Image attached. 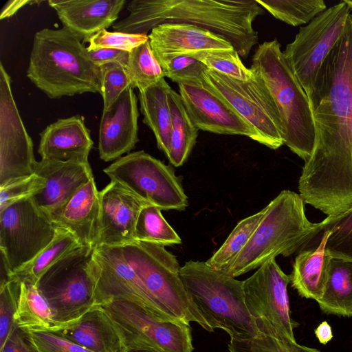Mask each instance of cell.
Here are the masks:
<instances>
[{
    "mask_svg": "<svg viewBox=\"0 0 352 352\" xmlns=\"http://www.w3.org/2000/svg\"><path fill=\"white\" fill-rule=\"evenodd\" d=\"M41 1H25V0H10L3 6L1 9L0 19H7L14 15L19 10L27 4L32 5L39 3Z\"/></svg>",
    "mask_w": 352,
    "mask_h": 352,
    "instance_id": "cell-47",
    "label": "cell"
},
{
    "mask_svg": "<svg viewBox=\"0 0 352 352\" xmlns=\"http://www.w3.org/2000/svg\"><path fill=\"white\" fill-rule=\"evenodd\" d=\"M265 212L248 243L224 274L237 277L278 255L289 256L303 250L321 230L305 215L299 194L284 190L264 208Z\"/></svg>",
    "mask_w": 352,
    "mask_h": 352,
    "instance_id": "cell-4",
    "label": "cell"
},
{
    "mask_svg": "<svg viewBox=\"0 0 352 352\" xmlns=\"http://www.w3.org/2000/svg\"><path fill=\"white\" fill-rule=\"evenodd\" d=\"M40 138L41 160L89 162L93 141L82 116L57 120L42 131Z\"/></svg>",
    "mask_w": 352,
    "mask_h": 352,
    "instance_id": "cell-23",
    "label": "cell"
},
{
    "mask_svg": "<svg viewBox=\"0 0 352 352\" xmlns=\"http://www.w3.org/2000/svg\"><path fill=\"white\" fill-rule=\"evenodd\" d=\"M126 8L116 32L147 34L162 23H189L223 36L243 58L258 43L252 23L265 12L256 0H133Z\"/></svg>",
    "mask_w": 352,
    "mask_h": 352,
    "instance_id": "cell-2",
    "label": "cell"
},
{
    "mask_svg": "<svg viewBox=\"0 0 352 352\" xmlns=\"http://www.w3.org/2000/svg\"><path fill=\"white\" fill-rule=\"evenodd\" d=\"M184 287L209 326L221 329L230 340L259 338L245 303L243 281L210 267L206 262L189 261L179 269Z\"/></svg>",
    "mask_w": 352,
    "mask_h": 352,
    "instance_id": "cell-6",
    "label": "cell"
},
{
    "mask_svg": "<svg viewBox=\"0 0 352 352\" xmlns=\"http://www.w3.org/2000/svg\"><path fill=\"white\" fill-rule=\"evenodd\" d=\"M14 324L26 331L53 333L72 327L56 321L37 285L26 281H21Z\"/></svg>",
    "mask_w": 352,
    "mask_h": 352,
    "instance_id": "cell-28",
    "label": "cell"
},
{
    "mask_svg": "<svg viewBox=\"0 0 352 352\" xmlns=\"http://www.w3.org/2000/svg\"><path fill=\"white\" fill-rule=\"evenodd\" d=\"M286 274L275 258L263 264L243 281L248 309L263 336L296 341L294 329L298 323L291 317Z\"/></svg>",
    "mask_w": 352,
    "mask_h": 352,
    "instance_id": "cell-13",
    "label": "cell"
},
{
    "mask_svg": "<svg viewBox=\"0 0 352 352\" xmlns=\"http://www.w3.org/2000/svg\"><path fill=\"white\" fill-rule=\"evenodd\" d=\"M80 245L72 234L57 228L53 240L31 261L13 272L10 278L37 285L41 277L55 263Z\"/></svg>",
    "mask_w": 352,
    "mask_h": 352,
    "instance_id": "cell-31",
    "label": "cell"
},
{
    "mask_svg": "<svg viewBox=\"0 0 352 352\" xmlns=\"http://www.w3.org/2000/svg\"><path fill=\"white\" fill-rule=\"evenodd\" d=\"M156 58L165 77L172 81L177 84L202 85L203 72L206 67L196 58L186 54L158 56Z\"/></svg>",
    "mask_w": 352,
    "mask_h": 352,
    "instance_id": "cell-38",
    "label": "cell"
},
{
    "mask_svg": "<svg viewBox=\"0 0 352 352\" xmlns=\"http://www.w3.org/2000/svg\"><path fill=\"white\" fill-rule=\"evenodd\" d=\"M0 352H38L29 340L28 332L16 324L0 348Z\"/></svg>",
    "mask_w": 352,
    "mask_h": 352,
    "instance_id": "cell-45",
    "label": "cell"
},
{
    "mask_svg": "<svg viewBox=\"0 0 352 352\" xmlns=\"http://www.w3.org/2000/svg\"><path fill=\"white\" fill-rule=\"evenodd\" d=\"M320 223V232H329L327 252L332 258L352 261V206L342 213L327 216Z\"/></svg>",
    "mask_w": 352,
    "mask_h": 352,
    "instance_id": "cell-36",
    "label": "cell"
},
{
    "mask_svg": "<svg viewBox=\"0 0 352 352\" xmlns=\"http://www.w3.org/2000/svg\"><path fill=\"white\" fill-rule=\"evenodd\" d=\"M100 67L103 111L107 110L118 100L123 91L131 87V80L125 66L118 63H109Z\"/></svg>",
    "mask_w": 352,
    "mask_h": 352,
    "instance_id": "cell-40",
    "label": "cell"
},
{
    "mask_svg": "<svg viewBox=\"0 0 352 352\" xmlns=\"http://www.w3.org/2000/svg\"><path fill=\"white\" fill-rule=\"evenodd\" d=\"M161 211L149 204L142 207L135 223V241L164 246L182 243L180 236L166 221Z\"/></svg>",
    "mask_w": 352,
    "mask_h": 352,
    "instance_id": "cell-33",
    "label": "cell"
},
{
    "mask_svg": "<svg viewBox=\"0 0 352 352\" xmlns=\"http://www.w3.org/2000/svg\"><path fill=\"white\" fill-rule=\"evenodd\" d=\"M125 0H50L64 28L84 42L113 25Z\"/></svg>",
    "mask_w": 352,
    "mask_h": 352,
    "instance_id": "cell-22",
    "label": "cell"
},
{
    "mask_svg": "<svg viewBox=\"0 0 352 352\" xmlns=\"http://www.w3.org/2000/svg\"><path fill=\"white\" fill-rule=\"evenodd\" d=\"M92 352H126L110 318L102 306H96L75 324L56 332Z\"/></svg>",
    "mask_w": 352,
    "mask_h": 352,
    "instance_id": "cell-26",
    "label": "cell"
},
{
    "mask_svg": "<svg viewBox=\"0 0 352 352\" xmlns=\"http://www.w3.org/2000/svg\"><path fill=\"white\" fill-rule=\"evenodd\" d=\"M264 212L263 208L240 221L223 245L206 263L215 270L226 272L248 243Z\"/></svg>",
    "mask_w": 352,
    "mask_h": 352,
    "instance_id": "cell-32",
    "label": "cell"
},
{
    "mask_svg": "<svg viewBox=\"0 0 352 352\" xmlns=\"http://www.w3.org/2000/svg\"><path fill=\"white\" fill-rule=\"evenodd\" d=\"M45 180L33 173L14 179L0 187V210L24 199L32 197L43 188Z\"/></svg>",
    "mask_w": 352,
    "mask_h": 352,
    "instance_id": "cell-42",
    "label": "cell"
},
{
    "mask_svg": "<svg viewBox=\"0 0 352 352\" xmlns=\"http://www.w3.org/2000/svg\"><path fill=\"white\" fill-rule=\"evenodd\" d=\"M253 72L254 76L244 81L206 67L202 85L228 102L251 125L260 144L275 150L284 144L278 111L265 83Z\"/></svg>",
    "mask_w": 352,
    "mask_h": 352,
    "instance_id": "cell-10",
    "label": "cell"
},
{
    "mask_svg": "<svg viewBox=\"0 0 352 352\" xmlns=\"http://www.w3.org/2000/svg\"><path fill=\"white\" fill-rule=\"evenodd\" d=\"M157 305L171 320L197 322L212 332L187 293L175 255L159 244L135 241L118 246Z\"/></svg>",
    "mask_w": 352,
    "mask_h": 352,
    "instance_id": "cell-7",
    "label": "cell"
},
{
    "mask_svg": "<svg viewBox=\"0 0 352 352\" xmlns=\"http://www.w3.org/2000/svg\"><path fill=\"white\" fill-rule=\"evenodd\" d=\"M228 346L230 352H320L287 338L278 339L263 335L250 340H230Z\"/></svg>",
    "mask_w": 352,
    "mask_h": 352,
    "instance_id": "cell-39",
    "label": "cell"
},
{
    "mask_svg": "<svg viewBox=\"0 0 352 352\" xmlns=\"http://www.w3.org/2000/svg\"><path fill=\"white\" fill-rule=\"evenodd\" d=\"M99 216V191L92 177L47 217L57 228L72 234L80 245L95 248Z\"/></svg>",
    "mask_w": 352,
    "mask_h": 352,
    "instance_id": "cell-21",
    "label": "cell"
},
{
    "mask_svg": "<svg viewBox=\"0 0 352 352\" xmlns=\"http://www.w3.org/2000/svg\"><path fill=\"white\" fill-rule=\"evenodd\" d=\"M274 17L290 25L308 24L327 9L322 0H256Z\"/></svg>",
    "mask_w": 352,
    "mask_h": 352,
    "instance_id": "cell-34",
    "label": "cell"
},
{
    "mask_svg": "<svg viewBox=\"0 0 352 352\" xmlns=\"http://www.w3.org/2000/svg\"><path fill=\"white\" fill-rule=\"evenodd\" d=\"M352 8V0H344Z\"/></svg>",
    "mask_w": 352,
    "mask_h": 352,
    "instance_id": "cell-50",
    "label": "cell"
},
{
    "mask_svg": "<svg viewBox=\"0 0 352 352\" xmlns=\"http://www.w3.org/2000/svg\"><path fill=\"white\" fill-rule=\"evenodd\" d=\"M171 88L164 78L138 90L143 122L153 131L157 147L167 153L171 137V113L168 94Z\"/></svg>",
    "mask_w": 352,
    "mask_h": 352,
    "instance_id": "cell-27",
    "label": "cell"
},
{
    "mask_svg": "<svg viewBox=\"0 0 352 352\" xmlns=\"http://www.w3.org/2000/svg\"><path fill=\"white\" fill-rule=\"evenodd\" d=\"M315 333L319 342L323 344H327L333 337L331 327L325 321L318 326Z\"/></svg>",
    "mask_w": 352,
    "mask_h": 352,
    "instance_id": "cell-48",
    "label": "cell"
},
{
    "mask_svg": "<svg viewBox=\"0 0 352 352\" xmlns=\"http://www.w3.org/2000/svg\"><path fill=\"white\" fill-rule=\"evenodd\" d=\"M329 235L328 230L318 233L295 258L291 283L302 297L316 301L322 297L332 259L326 250Z\"/></svg>",
    "mask_w": 352,
    "mask_h": 352,
    "instance_id": "cell-25",
    "label": "cell"
},
{
    "mask_svg": "<svg viewBox=\"0 0 352 352\" xmlns=\"http://www.w3.org/2000/svg\"><path fill=\"white\" fill-rule=\"evenodd\" d=\"M21 281L10 279L0 284V348L3 346L14 324Z\"/></svg>",
    "mask_w": 352,
    "mask_h": 352,
    "instance_id": "cell-41",
    "label": "cell"
},
{
    "mask_svg": "<svg viewBox=\"0 0 352 352\" xmlns=\"http://www.w3.org/2000/svg\"><path fill=\"white\" fill-rule=\"evenodd\" d=\"M94 257L97 306L122 299L136 304L159 320L174 321L164 313L118 246L96 248Z\"/></svg>",
    "mask_w": 352,
    "mask_h": 352,
    "instance_id": "cell-15",
    "label": "cell"
},
{
    "mask_svg": "<svg viewBox=\"0 0 352 352\" xmlns=\"http://www.w3.org/2000/svg\"><path fill=\"white\" fill-rule=\"evenodd\" d=\"M89 56L92 62L98 67L109 63H118L126 66L129 52L111 48L89 49L87 47Z\"/></svg>",
    "mask_w": 352,
    "mask_h": 352,
    "instance_id": "cell-46",
    "label": "cell"
},
{
    "mask_svg": "<svg viewBox=\"0 0 352 352\" xmlns=\"http://www.w3.org/2000/svg\"><path fill=\"white\" fill-rule=\"evenodd\" d=\"M138 117L137 97L130 87L110 108L102 111L98 138L101 160H118L135 147L138 142Z\"/></svg>",
    "mask_w": 352,
    "mask_h": 352,
    "instance_id": "cell-19",
    "label": "cell"
},
{
    "mask_svg": "<svg viewBox=\"0 0 352 352\" xmlns=\"http://www.w3.org/2000/svg\"><path fill=\"white\" fill-rule=\"evenodd\" d=\"M316 143L298 190L305 204L328 216L352 206V14L324 60L310 104Z\"/></svg>",
    "mask_w": 352,
    "mask_h": 352,
    "instance_id": "cell-1",
    "label": "cell"
},
{
    "mask_svg": "<svg viewBox=\"0 0 352 352\" xmlns=\"http://www.w3.org/2000/svg\"><path fill=\"white\" fill-rule=\"evenodd\" d=\"M126 352H160V351L153 350V349H131V350L126 351Z\"/></svg>",
    "mask_w": 352,
    "mask_h": 352,
    "instance_id": "cell-49",
    "label": "cell"
},
{
    "mask_svg": "<svg viewBox=\"0 0 352 352\" xmlns=\"http://www.w3.org/2000/svg\"><path fill=\"white\" fill-rule=\"evenodd\" d=\"M250 69L265 83L278 111L285 144L306 162L316 143V129L308 96L281 50L277 39L256 48Z\"/></svg>",
    "mask_w": 352,
    "mask_h": 352,
    "instance_id": "cell-5",
    "label": "cell"
},
{
    "mask_svg": "<svg viewBox=\"0 0 352 352\" xmlns=\"http://www.w3.org/2000/svg\"><path fill=\"white\" fill-rule=\"evenodd\" d=\"M148 38L156 57L186 54L202 50L234 48L223 36L185 23L158 25L151 30Z\"/></svg>",
    "mask_w": 352,
    "mask_h": 352,
    "instance_id": "cell-24",
    "label": "cell"
},
{
    "mask_svg": "<svg viewBox=\"0 0 352 352\" xmlns=\"http://www.w3.org/2000/svg\"><path fill=\"white\" fill-rule=\"evenodd\" d=\"M126 68L131 87L138 88V90L148 87L165 77L149 40L129 52Z\"/></svg>",
    "mask_w": 352,
    "mask_h": 352,
    "instance_id": "cell-35",
    "label": "cell"
},
{
    "mask_svg": "<svg viewBox=\"0 0 352 352\" xmlns=\"http://www.w3.org/2000/svg\"><path fill=\"white\" fill-rule=\"evenodd\" d=\"M126 349L192 352L191 327L179 321L159 320L136 304L113 299L101 305Z\"/></svg>",
    "mask_w": 352,
    "mask_h": 352,
    "instance_id": "cell-12",
    "label": "cell"
},
{
    "mask_svg": "<svg viewBox=\"0 0 352 352\" xmlns=\"http://www.w3.org/2000/svg\"><path fill=\"white\" fill-rule=\"evenodd\" d=\"M351 10L344 0L327 8L301 27L283 51L310 104L315 98L322 65L342 35Z\"/></svg>",
    "mask_w": 352,
    "mask_h": 352,
    "instance_id": "cell-9",
    "label": "cell"
},
{
    "mask_svg": "<svg viewBox=\"0 0 352 352\" xmlns=\"http://www.w3.org/2000/svg\"><path fill=\"white\" fill-rule=\"evenodd\" d=\"M33 143L21 118L11 78L0 64V187L34 173Z\"/></svg>",
    "mask_w": 352,
    "mask_h": 352,
    "instance_id": "cell-16",
    "label": "cell"
},
{
    "mask_svg": "<svg viewBox=\"0 0 352 352\" xmlns=\"http://www.w3.org/2000/svg\"><path fill=\"white\" fill-rule=\"evenodd\" d=\"M94 248L80 245L55 263L37 287L50 304L56 321L75 324L97 306Z\"/></svg>",
    "mask_w": 352,
    "mask_h": 352,
    "instance_id": "cell-8",
    "label": "cell"
},
{
    "mask_svg": "<svg viewBox=\"0 0 352 352\" xmlns=\"http://www.w3.org/2000/svg\"><path fill=\"white\" fill-rule=\"evenodd\" d=\"M201 62L208 69L232 78L247 81L254 75L241 60L238 52L233 49L202 50L188 53Z\"/></svg>",
    "mask_w": 352,
    "mask_h": 352,
    "instance_id": "cell-37",
    "label": "cell"
},
{
    "mask_svg": "<svg viewBox=\"0 0 352 352\" xmlns=\"http://www.w3.org/2000/svg\"><path fill=\"white\" fill-rule=\"evenodd\" d=\"M317 302L326 314L352 317V261L332 258L322 297Z\"/></svg>",
    "mask_w": 352,
    "mask_h": 352,
    "instance_id": "cell-29",
    "label": "cell"
},
{
    "mask_svg": "<svg viewBox=\"0 0 352 352\" xmlns=\"http://www.w3.org/2000/svg\"><path fill=\"white\" fill-rule=\"evenodd\" d=\"M168 102L171 113V137L166 154L175 167L182 166L188 157L198 135V129L192 122L179 94L170 89Z\"/></svg>",
    "mask_w": 352,
    "mask_h": 352,
    "instance_id": "cell-30",
    "label": "cell"
},
{
    "mask_svg": "<svg viewBox=\"0 0 352 352\" xmlns=\"http://www.w3.org/2000/svg\"><path fill=\"white\" fill-rule=\"evenodd\" d=\"M179 95L194 125L218 134L247 136L259 143L256 131L228 102L202 85L178 84Z\"/></svg>",
    "mask_w": 352,
    "mask_h": 352,
    "instance_id": "cell-17",
    "label": "cell"
},
{
    "mask_svg": "<svg viewBox=\"0 0 352 352\" xmlns=\"http://www.w3.org/2000/svg\"><path fill=\"white\" fill-rule=\"evenodd\" d=\"M103 171L111 181L162 210H184L188 205L172 168L144 151L118 158Z\"/></svg>",
    "mask_w": 352,
    "mask_h": 352,
    "instance_id": "cell-11",
    "label": "cell"
},
{
    "mask_svg": "<svg viewBox=\"0 0 352 352\" xmlns=\"http://www.w3.org/2000/svg\"><path fill=\"white\" fill-rule=\"evenodd\" d=\"M38 352H92L60 335L47 331H27Z\"/></svg>",
    "mask_w": 352,
    "mask_h": 352,
    "instance_id": "cell-44",
    "label": "cell"
},
{
    "mask_svg": "<svg viewBox=\"0 0 352 352\" xmlns=\"http://www.w3.org/2000/svg\"><path fill=\"white\" fill-rule=\"evenodd\" d=\"M34 173L45 180V185L31 198L47 216L94 177L89 163L77 161L41 160L36 162Z\"/></svg>",
    "mask_w": 352,
    "mask_h": 352,
    "instance_id": "cell-20",
    "label": "cell"
},
{
    "mask_svg": "<svg viewBox=\"0 0 352 352\" xmlns=\"http://www.w3.org/2000/svg\"><path fill=\"white\" fill-rule=\"evenodd\" d=\"M57 227L32 198L0 210V251L10 274L34 258L54 239Z\"/></svg>",
    "mask_w": 352,
    "mask_h": 352,
    "instance_id": "cell-14",
    "label": "cell"
},
{
    "mask_svg": "<svg viewBox=\"0 0 352 352\" xmlns=\"http://www.w3.org/2000/svg\"><path fill=\"white\" fill-rule=\"evenodd\" d=\"M81 41L64 27L35 33L27 77L50 98L100 94V67L92 62Z\"/></svg>",
    "mask_w": 352,
    "mask_h": 352,
    "instance_id": "cell-3",
    "label": "cell"
},
{
    "mask_svg": "<svg viewBox=\"0 0 352 352\" xmlns=\"http://www.w3.org/2000/svg\"><path fill=\"white\" fill-rule=\"evenodd\" d=\"M149 40L146 34H126L120 32H109L102 30L87 42L89 49L111 48L130 52L136 47Z\"/></svg>",
    "mask_w": 352,
    "mask_h": 352,
    "instance_id": "cell-43",
    "label": "cell"
},
{
    "mask_svg": "<svg viewBox=\"0 0 352 352\" xmlns=\"http://www.w3.org/2000/svg\"><path fill=\"white\" fill-rule=\"evenodd\" d=\"M99 198L100 216L96 248L121 246L135 241L138 214L142 207L148 204L113 181L99 191Z\"/></svg>",
    "mask_w": 352,
    "mask_h": 352,
    "instance_id": "cell-18",
    "label": "cell"
}]
</instances>
